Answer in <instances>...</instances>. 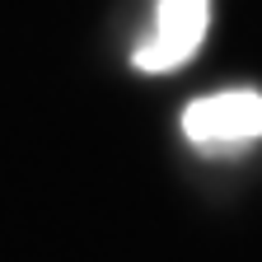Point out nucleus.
<instances>
[{"label": "nucleus", "mask_w": 262, "mask_h": 262, "mask_svg": "<svg viewBox=\"0 0 262 262\" xmlns=\"http://www.w3.org/2000/svg\"><path fill=\"white\" fill-rule=\"evenodd\" d=\"M183 136L202 155H239L262 141V94L225 89L183 108Z\"/></svg>", "instance_id": "nucleus-1"}, {"label": "nucleus", "mask_w": 262, "mask_h": 262, "mask_svg": "<svg viewBox=\"0 0 262 262\" xmlns=\"http://www.w3.org/2000/svg\"><path fill=\"white\" fill-rule=\"evenodd\" d=\"M206 24H211V0H159L150 33L136 42L131 66L141 75H169L183 61H192L206 42Z\"/></svg>", "instance_id": "nucleus-2"}]
</instances>
